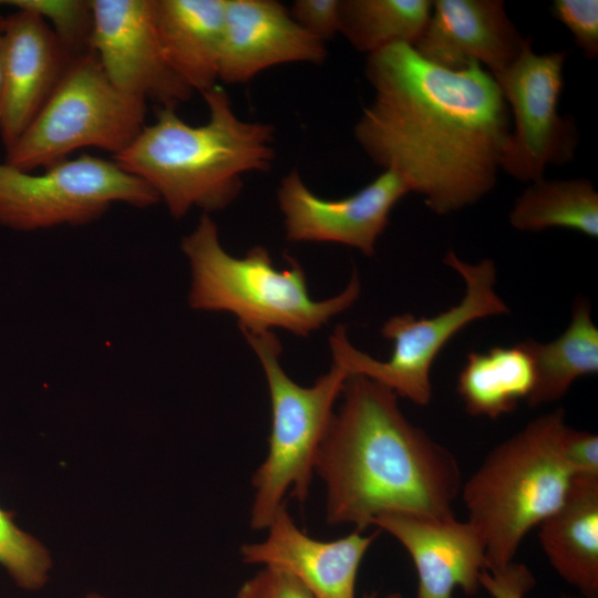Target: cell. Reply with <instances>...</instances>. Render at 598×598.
Instances as JSON below:
<instances>
[{"label": "cell", "instance_id": "52a82bcc", "mask_svg": "<svg viewBox=\"0 0 598 598\" xmlns=\"http://www.w3.org/2000/svg\"><path fill=\"white\" fill-rule=\"evenodd\" d=\"M146 101L120 90L92 50L73 56L39 114L6 152V162L32 172L95 147L123 152L145 124Z\"/></svg>", "mask_w": 598, "mask_h": 598}, {"label": "cell", "instance_id": "ba28073f", "mask_svg": "<svg viewBox=\"0 0 598 598\" xmlns=\"http://www.w3.org/2000/svg\"><path fill=\"white\" fill-rule=\"evenodd\" d=\"M444 264L457 271L465 282L463 299L447 310L431 317L411 313L391 317L381 333L393 343L391 357L379 361L355 349L346 327L337 326L329 338L334 363L350 375H364L391 389L398 396L424 406L432 399L430 372L443 347L471 322L509 312L495 291L496 267L493 260L468 264L450 250Z\"/></svg>", "mask_w": 598, "mask_h": 598}, {"label": "cell", "instance_id": "f546056e", "mask_svg": "<svg viewBox=\"0 0 598 598\" xmlns=\"http://www.w3.org/2000/svg\"><path fill=\"white\" fill-rule=\"evenodd\" d=\"M564 460L574 475H598V436L566 426L561 439Z\"/></svg>", "mask_w": 598, "mask_h": 598}, {"label": "cell", "instance_id": "1f68e13d", "mask_svg": "<svg viewBox=\"0 0 598 598\" xmlns=\"http://www.w3.org/2000/svg\"><path fill=\"white\" fill-rule=\"evenodd\" d=\"M362 598H377V594H365ZM385 598H403L400 592L389 594Z\"/></svg>", "mask_w": 598, "mask_h": 598}, {"label": "cell", "instance_id": "603a6c76", "mask_svg": "<svg viewBox=\"0 0 598 598\" xmlns=\"http://www.w3.org/2000/svg\"><path fill=\"white\" fill-rule=\"evenodd\" d=\"M432 6L431 0H340L339 33L368 55L399 43L413 47Z\"/></svg>", "mask_w": 598, "mask_h": 598}, {"label": "cell", "instance_id": "f1b7e54d", "mask_svg": "<svg viewBox=\"0 0 598 598\" xmlns=\"http://www.w3.org/2000/svg\"><path fill=\"white\" fill-rule=\"evenodd\" d=\"M478 581L493 598H524L535 585L530 569L525 564L516 561L501 568L482 570Z\"/></svg>", "mask_w": 598, "mask_h": 598}, {"label": "cell", "instance_id": "2e32d148", "mask_svg": "<svg viewBox=\"0 0 598 598\" xmlns=\"http://www.w3.org/2000/svg\"><path fill=\"white\" fill-rule=\"evenodd\" d=\"M264 542L240 547L244 563L288 573L315 598H355L360 564L379 532L361 530L330 542L305 534L282 505L271 519Z\"/></svg>", "mask_w": 598, "mask_h": 598}, {"label": "cell", "instance_id": "9c48e42d", "mask_svg": "<svg viewBox=\"0 0 598 598\" xmlns=\"http://www.w3.org/2000/svg\"><path fill=\"white\" fill-rule=\"evenodd\" d=\"M158 202L147 183L114 161L89 154L38 174L0 162V225L13 230L86 225L115 203L147 208Z\"/></svg>", "mask_w": 598, "mask_h": 598}, {"label": "cell", "instance_id": "cb8c5ba5", "mask_svg": "<svg viewBox=\"0 0 598 598\" xmlns=\"http://www.w3.org/2000/svg\"><path fill=\"white\" fill-rule=\"evenodd\" d=\"M13 517L14 513L0 508V565L19 587L40 589L49 578L50 554L37 538L20 529Z\"/></svg>", "mask_w": 598, "mask_h": 598}, {"label": "cell", "instance_id": "4316f807", "mask_svg": "<svg viewBox=\"0 0 598 598\" xmlns=\"http://www.w3.org/2000/svg\"><path fill=\"white\" fill-rule=\"evenodd\" d=\"M235 598H315L293 576L272 567H262L247 579Z\"/></svg>", "mask_w": 598, "mask_h": 598}, {"label": "cell", "instance_id": "8fae6325", "mask_svg": "<svg viewBox=\"0 0 598 598\" xmlns=\"http://www.w3.org/2000/svg\"><path fill=\"white\" fill-rule=\"evenodd\" d=\"M90 48L115 86L174 107L194 91L167 62L154 19V0H91Z\"/></svg>", "mask_w": 598, "mask_h": 598}, {"label": "cell", "instance_id": "d6986e66", "mask_svg": "<svg viewBox=\"0 0 598 598\" xmlns=\"http://www.w3.org/2000/svg\"><path fill=\"white\" fill-rule=\"evenodd\" d=\"M538 539L556 573L586 598H598V475H574Z\"/></svg>", "mask_w": 598, "mask_h": 598}, {"label": "cell", "instance_id": "5b68a950", "mask_svg": "<svg viewBox=\"0 0 598 598\" xmlns=\"http://www.w3.org/2000/svg\"><path fill=\"white\" fill-rule=\"evenodd\" d=\"M563 409L528 422L497 444L462 484L467 522L485 547V569L514 561L526 534L565 499L573 472L561 453Z\"/></svg>", "mask_w": 598, "mask_h": 598}, {"label": "cell", "instance_id": "5bb4252c", "mask_svg": "<svg viewBox=\"0 0 598 598\" xmlns=\"http://www.w3.org/2000/svg\"><path fill=\"white\" fill-rule=\"evenodd\" d=\"M527 39L501 0H435L413 48L444 69L458 71L478 63L496 76L519 56Z\"/></svg>", "mask_w": 598, "mask_h": 598}, {"label": "cell", "instance_id": "836d02e7", "mask_svg": "<svg viewBox=\"0 0 598 598\" xmlns=\"http://www.w3.org/2000/svg\"><path fill=\"white\" fill-rule=\"evenodd\" d=\"M0 6H3V1L0 0Z\"/></svg>", "mask_w": 598, "mask_h": 598}, {"label": "cell", "instance_id": "3957f363", "mask_svg": "<svg viewBox=\"0 0 598 598\" xmlns=\"http://www.w3.org/2000/svg\"><path fill=\"white\" fill-rule=\"evenodd\" d=\"M208 121L190 125L174 107H161L113 161L147 183L174 218L190 209L204 214L229 206L243 188V176L267 172L275 159V127L237 116L218 84L202 93Z\"/></svg>", "mask_w": 598, "mask_h": 598}, {"label": "cell", "instance_id": "44dd1931", "mask_svg": "<svg viewBox=\"0 0 598 598\" xmlns=\"http://www.w3.org/2000/svg\"><path fill=\"white\" fill-rule=\"evenodd\" d=\"M535 371L534 388L527 398L532 408L561 399L580 377L598 372V328L591 320L590 306L577 299L568 328L555 340L522 342Z\"/></svg>", "mask_w": 598, "mask_h": 598}, {"label": "cell", "instance_id": "4fadbf2b", "mask_svg": "<svg viewBox=\"0 0 598 598\" xmlns=\"http://www.w3.org/2000/svg\"><path fill=\"white\" fill-rule=\"evenodd\" d=\"M73 56L41 16L16 10L4 17L0 137L6 152L44 106Z\"/></svg>", "mask_w": 598, "mask_h": 598}, {"label": "cell", "instance_id": "7402d4cb", "mask_svg": "<svg viewBox=\"0 0 598 598\" xmlns=\"http://www.w3.org/2000/svg\"><path fill=\"white\" fill-rule=\"evenodd\" d=\"M508 218L522 231L566 228L597 238L598 193L585 178H542L515 199Z\"/></svg>", "mask_w": 598, "mask_h": 598}, {"label": "cell", "instance_id": "9a60e30c", "mask_svg": "<svg viewBox=\"0 0 598 598\" xmlns=\"http://www.w3.org/2000/svg\"><path fill=\"white\" fill-rule=\"evenodd\" d=\"M324 42L305 31L275 0H225L219 80L246 83L286 63L321 64Z\"/></svg>", "mask_w": 598, "mask_h": 598}, {"label": "cell", "instance_id": "4dcf8cb0", "mask_svg": "<svg viewBox=\"0 0 598 598\" xmlns=\"http://www.w3.org/2000/svg\"><path fill=\"white\" fill-rule=\"evenodd\" d=\"M4 17L0 14V101H1V86H2V79H1V38L4 27Z\"/></svg>", "mask_w": 598, "mask_h": 598}, {"label": "cell", "instance_id": "83f0119b", "mask_svg": "<svg viewBox=\"0 0 598 598\" xmlns=\"http://www.w3.org/2000/svg\"><path fill=\"white\" fill-rule=\"evenodd\" d=\"M340 0H296L289 13L308 33L326 42L339 33Z\"/></svg>", "mask_w": 598, "mask_h": 598}, {"label": "cell", "instance_id": "6da1fadb", "mask_svg": "<svg viewBox=\"0 0 598 598\" xmlns=\"http://www.w3.org/2000/svg\"><path fill=\"white\" fill-rule=\"evenodd\" d=\"M365 76L374 96L354 136L374 164L398 174L439 215L493 189L512 130L491 73L478 63L447 70L399 43L368 55Z\"/></svg>", "mask_w": 598, "mask_h": 598}, {"label": "cell", "instance_id": "30bf717a", "mask_svg": "<svg viewBox=\"0 0 598 598\" xmlns=\"http://www.w3.org/2000/svg\"><path fill=\"white\" fill-rule=\"evenodd\" d=\"M566 55V51L537 54L528 38L513 64L493 76L514 117L501 168L520 182L542 179L547 166L575 156V121L558 112Z\"/></svg>", "mask_w": 598, "mask_h": 598}, {"label": "cell", "instance_id": "d6a6232c", "mask_svg": "<svg viewBox=\"0 0 598 598\" xmlns=\"http://www.w3.org/2000/svg\"><path fill=\"white\" fill-rule=\"evenodd\" d=\"M86 598H105V597H102V596H100V595H97V594H89V595L86 596Z\"/></svg>", "mask_w": 598, "mask_h": 598}, {"label": "cell", "instance_id": "484cf974", "mask_svg": "<svg viewBox=\"0 0 598 598\" xmlns=\"http://www.w3.org/2000/svg\"><path fill=\"white\" fill-rule=\"evenodd\" d=\"M550 13L571 32L586 59L598 56L597 0H555Z\"/></svg>", "mask_w": 598, "mask_h": 598}, {"label": "cell", "instance_id": "e0dca14e", "mask_svg": "<svg viewBox=\"0 0 598 598\" xmlns=\"http://www.w3.org/2000/svg\"><path fill=\"white\" fill-rule=\"evenodd\" d=\"M372 525L392 535L411 556L417 574L416 598H452L456 587L466 596L478 591L485 547L467 520L390 512L377 516Z\"/></svg>", "mask_w": 598, "mask_h": 598}, {"label": "cell", "instance_id": "7a4b0ae2", "mask_svg": "<svg viewBox=\"0 0 598 598\" xmlns=\"http://www.w3.org/2000/svg\"><path fill=\"white\" fill-rule=\"evenodd\" d=\"M341 395L315 463L327 523L362 532L390 512L454 517L463 484L454 454L412 424L383 384L351 375Z\"/></svg>", "mask_w": 598, "mask_h": 598}, {"label": "cell", "instance_id": "ac0fdd59", "mask_svg": "<svg viewBox=\"0 0 598 598\" xmlns=\"http://www.w3.org/2000/svg\"><path fill=\"white\" fill-rule=\"evenodd\" d=\"M225 0H154V19L165 58L200 94L217 85Z\"/></svg>", "mask_w": 598, "mask_h": 598}, {"label": "cell", "instance_id": "277c9868", "mask_svg": "<svg viewBox=\"0 0 598 598\" xmlns=\"http://www.w3.org/2000/svg\"><path fill=\"white\" fill-rule=\"evenodd\" d=\"M181 248L190 267L189 306L230 312L237 317L240 331L282 328L307 337L350 308L361 291L354 270L339 295L313 299L297 259L286 256L287 267L278 269L264 246H254L241 258L231 256L221 246L217 225L208 214L183 237Z\"/></svg>", "mask_w": 598, "mask_h": 598}, {"label": "cell", "instance_id": "d4e9b609", "mask_svg": "<svg viewBox=\"0 0 598 598\" xmlns=\"http://www.w3.org/2000/svg\"><path fill=\"white\" fill-rule=\"evenodd\" d=\"M3 6L41 16L72 55L91 50V0H8Z\"/></svg>", "mask_w": 598, "mask_h": 598}, {"label": "cell", "instance_id": "8992f818", "mask_svg": "<svg viewBox=\"0 0 598 598\" xmlns=\"http://www.w3.org/2000/svg\"><path fill=\"white\" fill-rule=\"evenodd\" d=\"M265 372L271 406L268 454L252 476L250 526L266 529L289 495L309 496L316 457L350 373L332 363L311 386L297 384L280 365L281 343L271 331H241Z\"/></svg>", "mask_w": 598, "mask_h": 598}, {"label": "cell", "instance_id": "ffe728a7", "mask_svg": "<svg viewBox=\"0 0 598 598\" xmlns=\"http://www.w3.org/2000/svg\"><path fill=\"white\" fill-rule=\"evenodd\" d=\"M534 383L533 360L519 342L468 353L458 374L457 392L468 414L495 420L527 400Z\"/></svg>", "mask_w": 598, "mask_h": 598}, {"label": "cell", "instance_id": "7c38bea8", "mask_svg": "<svg viewBox=\"0 0 598 598\" xmlns=\"http://www.w3.org/2000/svg\"><path fill=\"white\" fill-rule=\"evenodd\" d=\"M408 193L398 174L384 171L357 193L327 199L313 194L300 174L291 171L280 181L277 200L289 241L341 244L372 256L392 208Z\"/></svg>", "mask_w": 598, "mask_h": 598}]
</instances>
